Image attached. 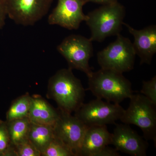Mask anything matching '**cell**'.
Returning <instances> with one entry per match:
<instances>
[{"mask_svg":"<svg viewBox=\"0 0 156 156\" xmlns=\"http://www.w3.org/2000/svg\"><path fill=\"white\" fill-rule=\"evenodd\" d=\"M112 133L107 126L88 127L84 135L79 156H97L104 147L111 144Z\"/></svg>","mask_w":156,"mask_h":156,"instance_id":"obj_13","label":"cell"},{"mask_svg":"<svg viewBox=\"0 0 156 156\" xmlns=\"http://www.w3.org/2000/svg\"><path fill=\"white\" fill-rule=\"evenodd\" d=\"M31 101V97L25 95L16 99L7 112L6 122L28 117Z\"/></svg>","mask_w":156,"mask_h":156,"instance_id":"obj_17","label":"cell"},{"mask_svg":"<svg viewBox=\"0 0 156 156\" xmlns=\"http://www.w3.org/2000/svg\"><path fill=\"white\" fill-rule=\"evenodd\" d=\"M43 156H72L73 154L59 140L53 139L41 153Z\"/></svg>","mask_w":156,"mask_h":156,"instance_id":"obj_19","label":"cell"},{"mask_svg":"<svg viewBox=\"0 0 156 156\" xmlns=\"http://www.w3.org/2000/svg\"><path fill=\"white\" fill-rule=\"evenodd\" d=\"M55 138L53 127L31 123L28 139L41 154L50 142Z\"/></svg>","mask_w":156,"mask_h":156,"instance_id":"obj_15","label":"cell"},{"mask_svg":"<svg viewBox=\"0 0 156 156\" xmlns=\"http://www.w3.org/2000/svg\"><path fill=\"white\" fill-rule=\"evenodd\" d=\"M15 149V156H40L41 153L34 144L27 139L20 143L16 146Z\"/></svg>","mask_w":156,"mask_h":156,"instance_id":"obj_20","label":"cell"},{"mask_svg":"<svg viewBox=\"0 0 156 156\" xmlns=\"http://www.w3.org/2000/svg\"><path fill=\"white\" fill-rule=\"evenodd\" d=\"M128 28L134 38L132 43L136 55L140 58V64H150L156 53V26L150 25L141 30L135 29L127 23Z\"/></svg>","mask_w":156,"mask_h":156,"instance_id":"obj_12","label":"cell"},{"mask_svg":"<svg viewBox=\"0 0 156 156\" xmlns=\"http://www.w3.org/2000/svg\"><path fill=\"white\" fill-rule=\"evenodd\" d=\"M59 111V117L53 126L55 138L67 148L73 156H79L88 127L76 116Z\"/></svg>","mask_w":156,"mask_h":156,"instance_id":"obj_9","label":"cell"},{"mask_svg":"<svg viewBox=\"0 0 156 156\" xmlns=\"http://www.w3.org/2000/svg\"><path fill=\"white\" fill-rule=\"evenodd\" d=\"M111 144L117 151L133 156L147 155L148 143L127 124H116Z\"/></svg>","mask_w":156,"mask_h":156,"instance_id":"obj_11","label":"cell"},{"mask_svg":"<svg viewBox=\"0 0 156 156\" xmlns=\"http://www.w3.org/2000/svg\"><path fill=\"white\" fill-rule=\"evenodd\" d=\"M126 15L124 6L118 2L103 5L86 15L92 41L101 42L109 37L120 34Z\"/></svg>","mask_w":156,"mask_h":156,"instance_id":"obj_3","label":"cell"},{"mask_svg":"<svg viewBox=\"0 0 156 156\" xmlns=\"http://www.w3.org/2000/svg\"><path fill=\"white\" fill-rule=\"evenodd\" d=\"M129 99V106L120 121L124 124L137 126L142 130L144 138L153 140L156 144L155 105L142 94H133Z\"/></svg>","mask_w":156,"mask_h":156,"instance_id":"obj_4","label":"cell"},{"mask_svg":"<svg viewBox=\"0 0 156 156\" xmlns=\"http://www.w3.org/2000/svg\"><path fill=\"white\" fill-rule=\"evenodd\" d=\"M84 5L83 0H58L57 6L48 17V23L70 30L78 29L86 20L83 10Z\"/></svg>","mask_w":156,"mask_h":156,"instance_id":"obj_10","label":"cell"},{"mask_svg":"<svg viewBox=\"0 0 156 156\" xmlns=\"http://www.w3.org/2000/svg\"><path fill=\"white\" fill-rule=\"evenodd\" d=\"M6 122L11 143L14 147L28 139L31 124L28 117Z\"/></svg>","mask_w":156,"mask_h":156,"instance_id":"obj_16","label":"cell"},{"mask_svg":"<svg viewBox=\"0 0 156 156\" xmlns=\"http://www.w3.org/2000/svg\"><path fill=\"white\" fill-rule=\"evenodd\" d=\"M57 51L67 61L69 68L79 70L89 76L92 71L89 64L93 56L92 41L80 35L66 37L57 46Z\"/></svg>","mask_w":156,"mask_h":156,"instance_id":"obj_6","label":"cell"},{"mask_svg":"<svg viewBox=\"0 0 156 156\" xmlns=\"http://www.w3.org/2000/svg\"><path fill=\"white\" fill-rule=\"evenodd\" d=\"M15 156V149L11 144L7 122L0 121V156Z\"/></svg>","mask_w":156,"mask_h":156,"instance_id":"obj_18","label":"cell"},{"mask_svg":"<svg viewBox=\"0 0 156 156\" xmlns=\"http://www.w3.org/2000/svg\"><path fill=\"white\" fill-rule=\"evenodd\" d=\"M140 93L145 96L154 105L156 106V76L151 80L143 81Z\"/></svg>","mask_w":156,"mask_h":156,"instance_id":"obj_21","label":"cell"},{"mask_svg":"<svg viewBox=\"0 0 156 156\" xmlns=\"http://www.w3.org/2000/svg\"><path fill=\"white\" fill-rule=\"evenodd\" d=\"M125 110L120 104L96 98L83 103L75 112V116L88 127L107 126L120 120Z\"/></svg>","mask_w":156,"mask_h":156,"instance_id":"obj_7","label":"cell"},{"mask_svg":"<svg viewBox=\"0 0 156 156\" xmlns=\"http://www.w3.org/2000/svg\"><path fill=\"white\" fill-rule=\"evenodd\" d=\"M89 90L96 98L120 104L133 94L131 82L123 73L100 69L88 77Z\"/></svg>","mask_w":156,"mask_h":156,"instance_id":"obj_2","label":"cell"},{"mask_svg":"<svg viewBox=\"0 0 156 156\" xmlns=\"http://www.w3.org/2000/svg\"><path fill=\"white\" fill-rule=\"evenodd\" d=\"M85 4L86 3L92 2L98 3L103 5H108L111 3L118 2V0H83Z\"/></svg>","mask_w":156,"mask_h":156,"instance_id":"obj_24","label":"cell"},{"mask_svg":"<svg viewBox=\"0 0 156 156\" xmlns=\"http://www.w3.org/2000/svg\"><path fill=\"white\" fill-rule=\"evenodd\" d=\"M119 154L116 149L107 146L104 147L101 151L97 154V156H119Z\"/></svg>","mask_w":156,"mask_h":156,"instance_id":"obj_22","label":"cell"},{"mask_svg":"<svg viewBox=\"0 0 156 156\" xmlns=\"http://www.w3.org/2000/svg\"><path fill=\"white\" fill-rule=\"evenodd\" d=\"M115 41L97 54L101 69L123 73L134 69L136 53L132 42L119 34Z\"/></svg>","mask_w":156,"mask_h":156,"instance_id":"obj_5","label":"cell"},{"mask_svg":"<svg viewBox=\"0 0 156 156\" xmlns=\"http://www.w3.org/2000/svg\"><path fill=\"white\" fill-rule=\"evenodd\" d=\"M59 114V110H56L44 98L39 96L31 97L28 116L31 123L53 127L58 120Z\"/></svg>","mask_w":156,"mask_h":156,"instance_id":"obj_14","label":"cell"},{"mask_svg":"<svg viewBox=\"0 0 156 156\" xmlns=\"http://www.w3.org/2000/svg\"><path fill=\"white\" fill-rule=\"evenodd\" d=\"M85 91L81 81L69 68L59 70L49 80L48 96L63 112H75L84 103Z\"/></svg>","mask_w":156,"mask_h":156,"instance_id":"obj_1","label":"cell"},{"mask_svg":"<svg viewBox=\"0 0 156 156\" xmlns=\"http://www.w3.org/2000/svg\"><path fill=\"white\" fill-rule=\"evenodd\" d=\"M53 0H4L7 15L18 25L33 26L44 17Z\"/></svg>","mask_w":156,"mask_h":156,"instance_id":"obj_8","label":"cell"},{"mask_svg":"<svg viewBox=\"0 0 156 156\" xmlns=\"http://www.w3.org/2000/svg\"><path fill=\"white\" fill-rule=\"evenodd\" d=\"M7 16L4 0H0V29L2 28L5 25Z\"/></svg>","mask_w":156,"mask_h":156,"instance_id":"obj_23","label":"cell"}]
</instances>
